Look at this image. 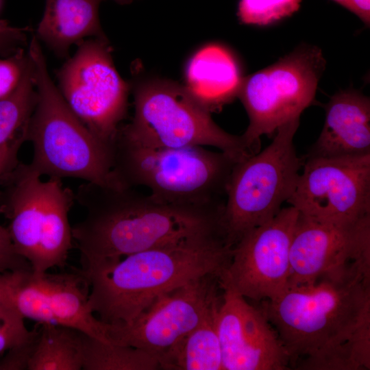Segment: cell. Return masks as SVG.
I'll use <instances>...</instances> for the list:
<instances>
[{
	"label": "cell",
	"mask_w": 370,
	"mask_h": 370,
	"mask_svg": "<svg viewBox=\"0 0 370 370\" xmlns=\"http://www.w3.org/2000/svg\"><path fill=\"white\" fill-rule=\"evenodd\" d=\"M260 309L290 369H370V269L348 266L287 287Z\"/></svg>",
	"instance_id": "1"
},
{
	"label": "cell",
	"mask_w": 370,
	"mask_h": 370,
	"mask_svg": "<svg viewBox=\"0 0 370 370\" xmlns=\"http://www.w3.org/2000/svg\"><path fill=\"white\" fill-rule=\"evenodd\" d=\"M75 197L86 210L71 227L82 262L117 259L188 240L226 238L225 202L168 203L141 188L87 182Z\"/></svg>",
	"instance_id": "2"
},
{
	"label": "cell",
	"mask_w": 370,
	"mask_h": 370,
	"mask_svg": "<svg viewBox=\"0 0 370 370\" xmlns=\"http://www.w3.org/2000/svg\"><path fill=\"white\" fill-rule=\"evenodd\" d=\"M232 250L225 237L215 236L82 262L79 271L90 287L88 308L104 323L130 324L162 295L206 275L220 278Z\"/></svg>",
	"instance_id": "3"
},
{
	"label": "cell",
	"mask_w": 370,
	"mask_h": 370,
	"mask_svg": "<svg viewBox=\"0 0 370 370\" xmlns=\"http://www.w3.org/2000/svg\"><path fill=\"white\" fill-rule=\"evenodd\" d=\"M28 55L37 92L28 136L34 149L30 165L49 178L121 185L112 171V144L95 135L69 107L50 77L36 36L30 39Z\"/></svg>",
	"instance_id": "4"
},
{
	"label": "cell",
	"mask_w": 370,
	"mask_h": 370,
	"mask_svg": "<svg viewBox=\"0 0 370 370\" xmlns=\"http://www.w3.org/2000/svg\"><path fill=\"white\" fill-rule=\"evenodd\" d=\"M112 149V171L121 185L141 188L159 200L179 204L225 202L226 185L238 162L220 150L143 145L119 132Z\"/></svg>",
	"instance_id": "5"
},
{
	"label": "cell",
	"mask_w": 370,
	"mask_h": 370,
	"mask_svg": "<svg viewBox=\"0 0 370 370\" xmlns=\"http://www.w3.org/2000/svg\"><path fill=\"white\" fill-rule=\"evenodd\" d=\"M42 176L19 162L0 180V213L17 253L36 272L62 268L72 247L69 213L75 193L61 180Z\"/></svg>",
	"instance_id": "6"
},
{
	"label": "cell",
	"mask_w": 370,
	"mask_h": 370,
	"mask_svg": "<svg viewBox=\"0 0 370 370\" xmlns=\"http://www.w3.org/2000/svg\"><path fill=\"white\" fill-rule=\"evenodd\" d=\"M118 132L147 145L214 147L238 162L255 153L242 136L221 128L186 86L166 80L147 81L135 88L134 117Z\"/></svg>",
	"instance_id": "7"
},
{
	"label": "cell",
	"mask_w": 370,
	"mask_h": 370,
	"mask_svg": "<svg viewBox=\"0 0 370 370\" xmlns=\"http://www.w3.org/2000/svg\"><path fill=\"white\" fill-rule=\"evenodd\" d=\"M299 125L278 130L264 150L234 166L226 185L223 214V226L230 246L273 218L293 193L304 163L293 145Z\"/></svg>",
	"instance_id": "8"
},
{
	"label": "cell",
	"mask_w": 370,
	"mask_h": 370,
	"mask_svg": "<svg viewBox=\"0 0 370 370\" xmlns=\"http://www.w3.org/2000/svg\"><path fill=\"white\" fill-rule=\"evenodd\" d=\"M325 64L321 49L304 45L242 79L237 97L249 123L241 136L254 153H257L261 136L299 123L301 114L314 101Z\"/></svg>",
	"instance_id": "9"
},
{
	"label": "cell",
	"mask_w": 370,
	"mask_h": 370,
	"mask_svg": "<svg viewBox=\"0 0 370 370\" xmlns=\"http://www.w3.org/2000/svg\"><path fill=\"white\" fill-rule=\"evenodd\" d=\"M77 45L58 72L59 90L80 121L101 140L112 144L126 114L129 85L114 65L106 38Z\"/></svg>",
	"instance_id": "10"
},
{
	"label": "cell",
	"mask_w": 370,
	"mask_h": 370,
	"mask_svg": "<svg viewBox=\"0 0 370 370\" xmlns=\"http://www.w3.org/2000/svg\"><path fill=\"white\" fill-rule=\"evenodd\" d=\"M88 286L79 271L51 274L27 269L0 275V298L24 319L67 326L110 343L107 324L88 308Z\"/></svg>",
	"instance_id": "11"
},
{
	"label": "cell",
	"mask_w": 370,
	"mask_h": 370,
	"mask_svg": "<svg viewBox=\"0 0 370 370\" xmlns=\"http://www.w3.org/2000/svg\"><path fill=\"white\" fill-rule=\"evenodd\" d=\"M298 216L295 208H282L273 218L245 234L232 247L230 262L219 278L222 289L256 301L283 292Z\"/></svg>",
	"instance_id": "12"
},
{
	"label": "cell",
	"mask_w": 370,
	"mask_h": 370,
	"mask_svg": "<svg viewBox=\"0 0 370 370\" xmlns=\"http://www.w3.org/2000/svg\"><path fill=\"white\" fill-rule=\"evenodd\" d=\"M287 203L300 214L351 223L370 214V154L307 158Z\"/></svg>",
	"instance_id": "13"
},
{
	"label": "cell",
	"mask_w": 370,
	"mask_h": 370,
	"mask_svg": "<svg viewBox=\"0 0 370 370\" xmlns=\"http://www.w3.org/2000/svg\"><path fill=\"white\" fill-rule=\"evenodd\" d=\"M223 294L218 275L198 278L158 297L130 324H107L108 339L155 354L162 365L165 353L202 321Z\"/></svg>",
	"instance_id": "14"
},
{
	"label": "cell",
	"mask_w": 370,
	"mask_h": 370,
	"mask_svg": "<svg viewBox=\"0 0 370 370\" xmlns=\"http://www.w3.org/2000/svg\"><path fill=\"white\" fill-rule=\"evenodd\" d=\"M352 265L370 269V214L340 223L299 213L287 287L312 283L327 272Z\"/></svg>",
	"instance_id": "15"
},
{
	"label": "cell",
	"mask_w": 370,
	"mask_h": 370,
	"mask_svg": "<svg viewBox=\"0 0 370 370\" xmlns=\"http://www.w3.org/2000/svg\"><path fill=\"white\" fill-rule=\"evenodd\" d=\"M223 370L289 369L288 356L260 308L223 291L217 316Z\"/></svg>",
	"instance_id": "16"
},
{
	"label": "cell",
	"mask_w": 370,
	"mask_h": 370,
	"mask_svg": "<svg viewBox=\"0 0 370 370\" xmlns=\"http://www.w3.org/2000/svg\"><path fill=\"white\" fill-rule=\"evenodd\" d=\"M325 109L323 129L306 158L370 154L369 98L355 90H342Z\"/></svg>",
	"instance_id": "17"
},
{
	"label": "cell",
	"mask_w": 370,
	"mask_h": 370,
	"mask_svg": "<svg viewBox=\"0 0 370 370\" xmlns=\"http://www.w3.org/2000/svg\"><path fill=\"white\" fill-rule=\"evenodd\" d=\"M186 88L210 113L237 97L243 77L232 55L217 45H207L190 60Z\"/></svg>",
	"instance_id": "18"
},
{
	"label": "cell",
	"mask_w": 370,
	"mask_h": 370,
	"mask_svg": "<svg viewBox=\"0 0 370 370\" xmlns=\"http://www.w3.org/2000/svg\"><path fill=\"white\" fill-rule=\"evenodd\" d=\"M102 1L46 0L35 36L60 56L86 37L106 38L99 19Z\"/></svg>",
	"instance_id": "19"
},
{
	"label": "cell",
	"mask_w": 370,
	"mask_h": 370,
	"mask_svg": "<svg viewBox=\"0 0 370 370\" xmlns=\"http://www.w3.org/2000/svg\"><path fill=\"white\" fill-rule=\"evenodd\" d=\"M37 101L33 65L29 56L16 87L0 99V180L20 162L18 153L28 141Z\"/></svg>",
	"instance_id": "20"
},
{
	"label": "cell",
	"mask_w": 370,
	"mask_h": 370,
	"mask_svg": "<svg viewBox=\"0 0 370 370\" xmlns=\"http://www.w3.org/2000/svg\"><path fill=\"white\" fill-rule=\"evenodd\" d=\"M223 297L208 310L202 321L162 357V369L221 370V354L217 316Z\"/></svg>",
	"instance_id": "21"
},
{
	"label": "cell",
	"mask_w": 370,
	"mask_h": 370,
	"mask_svg": "<svg viewBox=\"0 0 370 370\" xmlns=\"http://www.w3.org/2000/svg\"><path fill=\"white\" fill-rule=\"evenodd\" d=\"M83 332L67 326L40 323L27 370H81Z\"/></svg>",
	"instance_id": "22"
},
{
	"label": "cell",
	"mask_w": 370,
	"mask_h": 370,
	"mask_svg": "<svg viewBox=\"0 0 370 370\" xmlns=\"http://www.w3.org/2000/svg\"><path fill=\"white\" fill-rule=\"evenodd\" d=\"M84 370L162 369L160 357L145 349L106 343L82 334Z\"/></svg>",
	"instance_id": "23"
},
{
	"label": "cell",
	"mask_w": 370,
	"mask_h": 370,
	"mask_svg": "<svg viewBox=\"0 0 370 370\" xmlns=\"http://www.w3.org/2000/svg\"><path fill=\"white\" fill-rule=\"evenodd\" d=\"M302 0H240L238 16L248 25L266 26L292 15Z\"/></svg>",
	"instance_id": "24"
},
{
	"label": "cell",
	"mask_w": 370,
	"mask_h": 370,
	"mask_svg": "<svg viewBox=\"0 0 370 370\" xmlns=\"http://www.w3.org/2000/svg\"><path fill=\"white\" fill-rule=\"evenodd\" d=\"M0 312V355L26 340L32 332L27 328L24 318L8 303Z\"/></svg>",
	"instance_id": "25"
},
{
	"label": "cell",
	"mask_w": 370,
	"mask_h": 370,
	"mask_svg": "<svg viewBox=\"0 0 370 370\" xmlns=\"http://www.w3.org/2000/svg\"><path fill=\"white\" fill-rule=\"evenodd\" d=\"M28 61L24 49L0 60V99L10 93L18 85Z\"/></svg>",
	"instance_id": "26"
},
{
	"label": "cell",
	"mask_w": 370,
	"mask_h": 370,
	"mask_svg": "<svg viewBox=\"0 0 370 370\" xmlns=\"http://www.w3.org/2000/svg\"><path fill=\"white\" fill-rule=\"evenodd\" d=\"M40 328V323H37L26 340L6 351L0 359V370H27Z\"/></svg>",
	"instance_id": "27"
},
{
	"label": "cell",
	"mask_w": 370,
	"mask_h": 370,
	"mask_svg": "<svg viewBox=\"0 0 370 370\" xmlns=\"http://www.w3.org/2000/svg\"><path fill=\"white\" fill-rule=\"evenodd\" d=\"M29 29L14 27L0 20V56L9 57L23 49L27 43Z\"/></svg>",
	"instance_id": "28"
},
{
	"label": "cell",
	"mask_w": 370,
	"mask_h": 370,
	"mask_svg": "<svg viewBox=\"0 0 370 370\" xmlns=\"http://www.w3.org/2000/svg\"><path fill=\"white\" fill-rule=\"evenodd\" d=\"M27 269H32L31 264L17 253L7 227L0 223V275Z\"/></svg>",
	"instance_id": "29"
},
{
	"label": "cell",
	"mask_w": 370,
	"mask_h": 370,
	"mask_svg": "<svg viewBox=\"0 0 370 370\" xmlns=\"http://www.w3.org/2000/svg\"><path fill=\"white\" fill-rule=\"evenodd\" d=\"M349 11L355 14L367 26L370 23V0H349Z\"/></svg>",
	"instance_id": "30"
},
{
	"label": "cell",
	"mask_w": 370,
	"mask_h": 370,
	"mask_svg": "<svg viewBox=\"0 0 370 370\" xmlns=\"http://www.w3.org/2000/svg\"><path fill=\"white\" fill-rule=\"evenodd\" d=\"M345 8L349 10V0H333Z\"/></svg>",
	"instance_id": "31"
},
{
	"label": "cell",
	"mask_w": 370,
	"mask_h": 370,
	"mask_svg": "<svg viewBox=\"0 0 370 370\" xmlns=\"http://www.w3.org/2000/svg\"><path fill=\"white\" fill-rule=\"evenodd\" d=\"M134 0H114L115 2L119 4H127L132 2Z\"/></svg>",
	"instance_id": "32"
},
{
	"label": "cell",
	"mask_w": 370,
	"mask_h": 370,
	"mask_svg": "<svg viewBox=\"0 0 370 370\" xmlns=\"http://www.w3.org/2000/svg\"><path fill=\"white\" fill-rule=\"evenodd\" d=\"M3 303H4L3 301L1 299H0V312H1V309H2L3 306Z\"/></svg>",
	"instance_id": "33"
},
{
	"label": "cell",
	"mask_w": 370,
	"mask_h": 370,
	"mask_svg": "<svg viewBox=\"0 0 370 370\" xmlns=\"http://www.w3.org/2000/svg\"><path fill=\"white\" fill-rule=\"evenodd\" d=\"M113 1H114V0H113Z\"/></svg>",
	"instance_id": "34"
}]
</instances>
